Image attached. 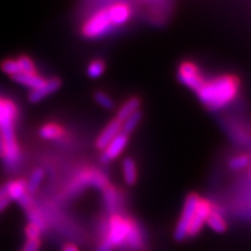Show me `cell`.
I'll list each match as a JSON object with an SVG mask.
<instances>
[{"label":"cell","instance_id":"1","mask_svg":"<svg viewBox=\"0 0 251 251\" xmlns=\"http://www.w3.org/2000/svg\"><path fill=\"white\" fill-rule=\"evenodd\" d=\"M143 244V236L140 227L129 219L113 215L109 219L107 234L96 251H113L115 248L139 250Z\"/></svg>","mask_w":251,"mask_h":251},{"label":"cell","instance_id":"2","mask_svg":"<svg viewBox=\"0 0 251 251\" xmlns=\"http://www.w3.org/2000/svg\"><path fill=\"white\" fill-rule=\"evenodd\" d=\"M238 92V80L231 76H222L203 81L197 91L198 98L212 109L224 108L229 105Z\"/></svg>","mask_w":251,"mask_h":251},{"label":"cell","instance_id":"3","mask_svg":"<svg viewBox=\"0 0 251 251\" xmlns=\"http://www.w3.org/2000/svg\"><path fill=\"white\" fill-rule=\"evenodd\" d=\"M86 186H92L100 188V190H105L108 186V180L100 171L84 170L69 185L67 194L68 196H75V194L81 192Z\"/></svg>","mask_w":251,"mask_h":251},{"label":"cell","instance_id":"4","mask_svg":"<svg viewBox=\"0 0 251 251\" xmlns=\"http://www.w3.org/2000/svg\"><path fill=\"white\" fill-rule=\"evenodd\" d=\"M200 201V198L197 194H191L185 200V205L181 212L180 219L178 221L177 227L175 230V238L177 241H183L188 236L191 224H192L194 214H196L198 203Z\"/></svg>","mask_w":251,"mask_h":251},{"label":"cell","instance_id":"5","mask_svg":"<svg viewBox=\"0 0 251 251\" xmlns=\"http://www.w3.org/2000/svg\"><path fill=\"white\" fill-rule=\"evenodd\" d=\"M112 28L113 24L108 17L107 9H102V11L97 12L84 24L83 34L89 39H96V37L107 34Z\"/></svg>","mask_w":251,"mask_h":251},{"label":"cell","instance_id":"6","mask_svg":"<svg viewBox=\"0 0 251 251\" xmlns=\"http://www.w3.org/2000/svg\"><path fill=\"white\" fill-rule=\"evenodd\" d=\"M178 77H179V80L185 86L190 87L191 90L194 91L199 90L200 86L203 84V81H205L202 79L197 65L191 62H185L180 65Z\"/></svg>","mask_w":251,"mask_h":251},{"label":"cell","instance_id":"7","mask_svg":"<svg viewBox=\"0 0 251 251\" xmlns=\"http://www.w3.org/2000/svg\"><path fill=\"white\" fill-rule=\"evenodd\" d=\"M212 209L213 207L209 203V201L200 199L199 203H198L196 214H194L193 221L191 224L190 230H188V236H196L197 234H199V231L202 229L203 225L206 224L207 218H208Z\"/></svg>","mask_w":251,"mask_h":251},{"label":"cell","instance_id":"8","mask_svg":"<svg viewBox=\"0 0 251 251\" xmlns=\"http://www.w3.org/2000/svg\"><path fill=\"white\" fill-rule=\"evenodd\" d=\"M127 143L128 135H126L121 131V133L119 134L107 147H106L105 150H103L101 155V162L106 164V163H109L113 161V159L118 158V157L124 152L125 148L127 147Z\"/></svg>","mask_w":251,"mask_h":251},{"label":"cell","instance_id":"9","mask_svg":"<svg viewBox=\"0 0 251 251\" xmlns=\"http://www.w3.org/2000/svg\"><path fill=\"white\" fill-rule=\"evenodd\" d=\"M19 119V107L13 100L0 96V126L17 124Z\"/></svg>","mask_w":251,"mask_h":251},{"label":"cell","instance_id":"10","mask_svg":"<svg viewBox=\"0 0 251 251\" xmlns=\"http://www.w3.org/2000/svg\"><path fill=\"white\" fill-rule=\"evenodd\" d=\"M121 122L118 121L117 119L109 122V124L103 128V130L100 133L98 139L96 141L97 148L100 150H105L106 147H107L108 144L121 133Z\"/></svg>","mask_w":251,"mask_h":251},{"label":"cell","instance_id":"11","mask_svg":"<svg viewBox=\"0 0 251 251\" xmlns=\"http://www.w3.org/2000/svg\"><path fill=\"white\" fill-rule=\"evenodd\" d=\"M107 13L113 26H120V25H124L129 20L131 9L125 2H118V4L112 5L111 7L107 8Z\"/></svg>","mask_w":251,"mask_h":251},{"label":"cell","instance_id":"12","mask_svg":"<svg viewBox=\"0 0 251 251\" xmlns=\"http://www.w3.org/2000/svg\"><path fill=\"white\" fill-rule=\"evenodd\" d=\"M61 80L58 78H50L46 81V84L43 86H41L40 89L33 90L28 96L30 102H39L40 100L45 99L46 97H48L49 94L54 93L61 87Z\"/></svg>","mask_w":251,"mask_h":251},{"label":"cell","instance_id":"13","mask_svg":"<svg viewBox=\"0 0 251 251\" xmlns=\"http://www.w3.org/2000/svg\"><path fill=\"white\" fill-rule=\"evenodd\" d=\"M12 79L17 81L19 84H21V85L29 87V89H31V91L40 89L41 86L45 85L47 81V79L41 77L39 74H35V75L18 74V75H14V76H12Z\"/></svg>","mask_w":251,"mask_h":251},{"label":"cell","instance_id":"14","mask_svg":"<svg viewBox=\"0 0 251 251\" xmlns=\"http://www.w3.org/2000/svg\"><path fill=\"white\" fill-rule=\"evenodd\" d=\"M4 186L6 194L11 200H19L25 193H27V180L25 179L12 180Z\"/></svg>","mask_w":251,"mask_h":251},{"label":"cell","instance_id":"15","mask_svg":"<svg viewBox=\"0 0 251 251\" xmlns=\"http://www.w3.org/2000/svg\"><path fill=\"white\" fill-rule=\"evenodd\" d=\"M140 100L137 98H130L126 101L124 105L121 106V108L118 111L117 114V120L120 121L121 124L126 119H128L130 115H133L134 113H136L140 108Z\"/></svg>","mask_w":251,"mask_h":251},{"label":"cell","instance_id":"16","mask_svg":"<svg viewBox=\"0 0 251 251\" xmlns=\"http://www.w3.org/2000/svg\"><path fill=\"white\" fill-rule=\"evenodd\" d=\"M206 224L208 225V227L211 228L212 230L216 231V233H224L226 229H227V224H226V220L224 219V216H222V214L218 211V209L214 208H213L211 213H209Z\"/></svg>","mask_w":251,"mask_h":251},{"label":"cell","instance_id":"17","mask_svg":"<svg viewBox=\"0 0 251 251\" xmlns=\"http://www.w3.org/2000/svg\"><path fill=\"white\" fill-rule=\"evenodd\" d=\"M63 135V128L56 124H47L40 129V136L45 140H59Z\"/></svg>","mask_w":251,"mask_h":251},{"label":"cell","instance_id":"18","mask_svg":"<svg viewBox=\"0 0 251 251\" xmlns=\"http://www.w3.org/2000/svg\"><path fill=\"white\" fill-rule=\"evenodd\" d=\"M122 174L124 179L128 185H133L137 179L136 164L131 158H126L122 162Z\"/></svg>","mask_w":251,"mask_h":251},{"label":"cell","instance_id":"19","mask_svg":"<svg viewBox=\"0 0 251 251\" xmlns=\"http://www.w3.org/2000/svg\"><path fill=\"white\" fill-rule=\"evenodd\" d=\"M103 201L109 212H115L119 207V194L112 186H108L103 190Z\"/></svg>","mask_w":251,"mask_h":251},{"label":"cell","instance_id":"20","mask_svg":"<svg viewBox=\"0 0 251 251\" xmlns=\"http://www.w3.org/2000/svg\"><path fill=\"white\" fill-rule=\"evenodd\" d=\"M43 177H45V171L42 169L36 168L35 170L31 172L29 180L27 181V193H29L30 196L37 190V187L40 186L41 181H42Z\"/></svg>","mask_w":251,"mask_h":251},{"label":"cell","instance_id":"21","mask_svg":"<svg viewBox=\"0 0 251 251\" xmlns=\"http://www.w3.org/2000/svg\"><path fill=\"white\" fill-rule=\"evenodd\" d=\"M141 119H142V114H141V112L137 111L136 113H134L133 115H130L129 118L126 119V120L122 122V128H121V131L126 135L130 134L131 131L135 130V128L137 127L140 124Z\"/></svg>","mask_w":251,"mask_h":251},{"label":"cell","instance_id":"22","mask_svg":"<svg viewBox=\"0 0 251 251\" xmlns=\"http://www.w3.org/2000/svg\"><path fill=\"white\" fill-rule=\"evenodd\" d=\"M19 69H20V74H27V75H35L37 74L35 64L28 56H20L17 59Z\"/></svg>","mask_w":251,"mask_h":251},{"label":"cell","instance_id":"23","mask_svg":"<svg viewBox=\"0 0 251 251\" xmlns=\"http://www.w3.org/2000/svg\"><path fill=\"white\" fill-rule=\"evenodd\" d=\"M27 215H28V219H29V224L37 226V227L41 229V231H43L47 228L46 221L45 219H43V216L41 215L40 213L37 212V209L34 208V207H31V208L28 209Z\"/></svg>","mask_w":251,"mask_h":251},{"label":"cell","instance_id":"24","mask_svg":"<svg viewBox=\"0 0 251 251\" xmlns=\"http://www.w3.org/2000/svg\"><path fill=\"white\" fill-rule=\"evenodd\" d=\"M250 164V157L248 155H238L235 156L234 158L229 162V168L233 170H242Z\"/></svg>","mask_w":251,"mask_h":251},{"label":"cell","instance_id":"25","mask_svg":"<svg viewBox=\"0 0 251 251\" xmlns=\"http://www.w3.org/2000/svg\"><path fill=\"white\" fill-rule=\"evenodd\" d=\"M103 71H105V64H103L102 61H99V59L91 62L89 68H87V75L91 78H99L103 74Z\"/></svg>","mask_w":251,"mask_h":251},{"label":"cell","instance_id":"26","mask_svg":"<svg viewBox=\"0 0 251 251\" xmlns=\"http://www.w3.org/2000/svg\"><path fill=\"white\" fill-rule=\"evenodd\" d=\"M1 70L5 72V74L9 75V76H14V75L20 74V69H19L17 59H5L4 62L1 63Z\"/></svg>","mask_w":251,"mask_h":251},{"label":"cell","instance_id":"27","mask_svg":"<svg viewBox=\"0 0 251 251\" xmlns=\"http://www.w3.org/2000/svg\"><path fill=\"white\" fill-rule=\"evenodd\" d=\"M96 101L99 103L100 106L106 109H112L114 107V101H113V99L111 97H108L107 94L103 93V92H97L96 93Z\"/></svg>","mask_w":251,"mask_h":251},{"label":"cell","instance_id":"28","mask_svg":"<svg viewBox=\"0 0 251 251\" xmlns=\"http://www.w3.org/2000/svg\"><path fill=\"white\" fill-rule=\"evenodd\" d=\"M41 233H42L41 229L33 224H28L25 227V234H26L27 240H40Z\"/></svg>","mask_w":251,"mask_h":251},{"label":"cell","instance_id":"29","mask_svg":"<svg viewBox=\"0 0 251 251\" xmlns=\"http://www.w3.org/2000/svg\"><path fill=\"white\" fill-rule=\"evenodd\" d=\"M18 201L20 203V206L26 209V211H28V209L33 207V199H31V196L29 193H25L24 196L18 200Z\"/></svg>","mask_w":251,"mask_h":251},{"label":"cell","instance_id":"30","mask_svg":"<svg viewBox=\"0 0 251 251\" xmlns=\"http://www.w3.org/2000/svg\"><path fill=\"white\" fill-rule=\"evenodd\" d=\"M41 246L40 240H27L26 244L21 251H39Z\"/></svg>","mask_w":251,"mask_h":251},{"label":"cell","instance_id":"31","mask_svg":"<svg viewBox=\"0 0 251 251\" xmlns=\"http://www.w3.org/2000/svg\"><path fill=\"white\" fill-rule=\"evenodd\" d=\"M9 202H11V199H9L7 196L0 198V212H1L2 209H5L6 207L9 205Z\"/></svg>","mask_w":251,"mask_h":251},{"label":"cell","instance_id":"32","mask_svg":"<svg viewBox=\"0 0 251 251\" xmlns=\"http://www.w3.org/2000/svg\"><path fill=\"white\" fill-rule=\"evenodd\" d=\"M5 157V141L4 137H2L1 131H0V158L4 159Z\"/></svg>","mask_w":251,"mask_h":251},{"label":"cell","instance_id":"33","mask_svg":"<svg viewBox=\"0 0 251 251\" xmlns=\"http://www.w3.org/2000/svg\"><path fill=\"white\" fill-rule=\"evenodd\" d=\"M62 251H79V249L76 246H74V244H65Z\"/></svg>","mask_w":251,"mask_h":251}]
</instances>
